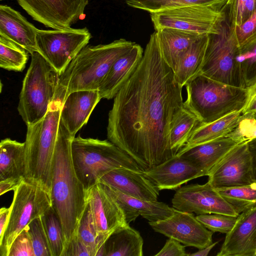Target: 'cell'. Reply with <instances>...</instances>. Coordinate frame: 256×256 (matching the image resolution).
I'll use <instances>...</instances> for the list:
<instances>
[{
    "mask_svg": "<svg viewBox=\"0 0 256 256\" xmlns=\"http://www.w3.org/2000/svg\"><path fill=\"white\" fill-rule=\"evenodd\" d=\"M182 87L162 54L156 32L136 69L114 98L108 116V140L143 172L176 154L170 132L184 109Z\"/></svg>",
    "mask_w": 256,
    "mask_h": 256,
    "instance_id": "obj_1",
    "label": "cell"
},
{
    "mask_svg": "<svg viewBox=\"0 0 256 256\" xmlns=\"http://www.w3.org/2000/svg\"><path fill=\"white\" fill-rule=\"evenodd\" d=\"M74 137L60 119L53 161L50 196L52 207L62 228L65 250L76 236L81 218L88 202V192L78 179L73 164L71 145Z\"/></svg>",
    "mask_w": 256,
    "mask_h": 256,
    "instance_id": "obj_2",
    "label": "cell"
},
{
    "mask_svg": "<svg viewBox=\"0 0 256 256\" xmlns=\"http://www.w3.org/2000/svg\"><path fill=\"white\" fill-rule=\"evenodd\" d=\"M134 44L120 38L108 44L86 46L60 74L54 100L62 104L72 92L98 90L115 62Z\"/></svg>",
    "mask_w": 256,
    "mask_h": 256,
    "instance_id": "obj_3",
    "label": "cell"
},
{
    "mask_svg": "<svg viewBox=\"0 0 256 256\" xmlns=\"http://www.w3.org/2000/svg\"><path fill=\"white\" fill-rule=\"evenodd\" d=\"M184 108L195 114L200 124L214 122L232 112L242 110L248 88L228 85L199 73L185 85Z\"/></svg>",
    "mask_w": 256,
    "mask_h": 256,
    "instance_id": "obj_4",
    "label": "cell"
},
{
    "mask_svg": "<svg viewBox=\"0 0 256 256\" xmlns=\"http://www.w3.org/2000/svg\"><path fill=\"white\" fill-rule=\"evenodd\" d=\"M62 106L61 102L54 100L41 120L26 125L24 178L40 184L50 194Z\"/></svg>",
    "mask_w": 256,
    "mask_h": 256,
    "instance_id": "obj_5",
    "label": "cell"
},
{
    "mask_svg": "<svg viewBox=\"0 0 256 256\" xmlns=\"http://www.w3.org/2000/svg\"><path fill=\"white\" fill-rule=\"evenodd\" d=\"M71 149L75 172L88 192L102 176L114 169L143 172L132 158L109 140L78 136L73 138Z\"/></svg>",
    "mask_w": 256,
    "mask_h": 256,
    "instance_id": "obj_6",
    "label": "cell"
},
{
    "mask_svg": "<svg viewBox=\"0 0 256 256\" xmlns=\"http://www.w3.org/2000/svg\"><path fill=\"white\" fill-rule=\"evenodd\" d=\"M60 76L40 53L31 54L18 106V114L26 125L38 122L46 115L54 99Z\"/></svg>",
    "mask_w": 256,
    "mask_h": 256,
    "instance_id": "obj_7",
    "label": "cell"
},
{
    "mask_svg": "<svg viewBox=\"0 0 256 256\" xmlns=\"http://www.w3.org/2000/svg\"><path fill=\"white\" fill-rule=\"evenodd\" d=\"M239 54L234 27L230 24L225 12L219 32L208 34L200 73L228 85L246 88L240 71Z\"/></svg>",
    "mask_w": 256,
    "mask_h": 256,
    "instance_id": "obj_8",
    "label": "cell"
},
{
    "mask_svg": "<svg viewBox=\"0 0 256 256\" xmlns=\"http://www.w3.org/2000/svg\"><path fill=\"white\" fill-rule=\"evenodd\" d=\"M52 206L50 194L40 184L24 178L14 190L8 225L0 240V256H8L18 235Z\"/></svg>",
    "mask_w": 256,
    "mask_h": 256,
    "instance_id": "obj_9",
    "label": "cell"
},
{
    "mask_svg": "<svg viewBox=\"0 0 256 256\" xmlns=\"http://www.w3.org/2000/svg\"><path fill=\"white\" fill-rule=\"evenodd\" d=\"M92 36L86 28L38 30V52L61 74L72 59L88 44Z\"/></svg>",
    "mask_w": 256,
    "mask_h": 256,
    "instance_id": "obj_10",
    "label": "cell"
},
{
    "mask_svg": "<svg viewBox=\"0 0 256 256\" xmlns=\"http://www.w3.org/2000/svg\"><path fill=\"white\" fill-rule=\"evenodd\" d=\"M224 15V7L222 10H218L200 5L150 13L156 30L168 28L200 34L218 33Z\"/></svg>",
    "mask_w": 256,
    "mask_h": 256,
    "instance_id": "obj_11",
    "label": "cell"
},
{
    "mask_svg": "<svg viewBox=\"0 0 256 256\" xmlns=\"http://www.w3.org/2000/svg\"><path fill=\"white\" fill-rule=\"evenodd\" d=\"M249 142L236 146L210 172L208 182L214 188L220 190L256 182Z\"/></svg>",
    "mask_w": 256,
    "mask_h": 256,
    "instance_id": "obj_12",
    "label": "cell"
},
{
    "mask_svg": "<svg viewBox=\"0 0 256 256\" xmlns=\"http://www.w3.org/2000/svg\"><path fill=\"white\" fill-rule=\"evenodd\" d=\"M32 18L47 28H71L83 16L88 0H16Z\"/></svg>",
    "mask_w": 256,
    "mask_h": 256,
    "instance_id": "obj_13",
    "label": "cell"
},
{
    "mask_svg": "<svg viewBox=\"0 0 256 256\" xmlns=\"http://www.w3.org/2000/svg\"><path fill=\"white\" fill-rule=\"evenodd\" d=\"M175 209L197 215L210 214L238 216V214L208 182L194 184L178 188L172 200Z\"/></svg>",
    "mask_w": 256,
    "mask_h": 256,
    "instance_id": "obj_14",
    "label": "cell"
},
{
    "mask_svg": "<svg viewBox=\"0 0 256 256\" xmlns=\"http://www.w3.org/2000/svg\"><path fill=\"white\" fill-rule=\"evenodd\" d=\"M148 224L156 232L174 238L186 246L203 248L212 243L213 232L206 228L192 212L176 209L168 218Z\"/></svg>",
    "mask_w": 256,
    "mask_h": 256,
    "instance_id": "obj_15",
    "label": "cell"
},
{
    "mask_svg": "<svg viewBox=\"0 0 256 256\" xmlns=\"http://www.w3.org/2000/svg\"><path fill=\"white\" fill-rule=\"evenodd\" d=\"M88 201L97 232L106 240L116 230L128 225L122 208L103 184L98 182L88 190Z\"/></svg>",
    "mask_w": 256,
    "mask_h": 256,
    "instance_id": "obj_16",
    "label": "cell"
},
{
    "mask_svg": "<svg viewBox=\"0 0 256 256\" xmlns=\"http://www.w3.org/2000/svg\"><path fill=\"white\" fill-rule=\"evenodd\" d=\"M142 174L159 190H176L188 181L204 176L192 162L177 155Z\"/></svg>",
    "mask_w": 256,
    "mask_h": 256,
    "instance_id": "obj_17",
    "label": "cell"
},
{
    "mask_svg": "<svg viewBox=\"0 0 256 256\" xmlns=\"http://www.w3.org/2000/svg\"><path fill=\"white\" fill-rule=\"evenodd\" d=\"M101 99L98 90H76L67 96L62 106L60 119L72 136L87 124Z\"/></svg>",
    "mask_w": 256,
    "mask_h": 256,
    "instance_id": "obj_18",
    "label": "cell"
},
{
    "mask_svg": "<svg viewBox=\"0 0 256 256\" xmlns=\"http://www.w3.org/2000/svg\"><path fill=\"white\" fill-rule=\"evenodd\" d=\"M142 172L116 168L102 176L98 182L134 198L149 201L158 200L159 190L144 176Z\"/></svg>",
    "mask_w": 256,
    "mask_h": 256,
    "instance_id": "obj_19",
    "label": "cell"
},
{
    "mask_svg": "<svg viewBox=\"0 0 256 256\" xmlns=\"http://www.w3.org/2000/svg\"><path fill=\"white\" fill-rule=\"evenodd\" d=\"M36 28L18 12L4 4L0 5V36L26 50L30 54L38 52Z\"/></svg>",
    "mask_w": 256,
    "mask_h": 256,
    "instance_id": "obj_20",
    "label": "cell"
},
{
    "mask_svg": "<svg viewBox=\"0 0 256 256\" xmlns=\"http://www.w3.org/2000/svg\"><path fill=\"white\" fill-rule=\"evenodd\" d=\"M142 46L136 43L114 64L98 89L101 98H114L132 75L144 54Z\"/></svg>",
    "mask_w": 256,
    "mask_h": 256,
    "instance_id": "obj_21",
    "label": "cell"
},
{
    "mask_svg": "<svg viewBox=\"0 0 256 256\" xmlns=\"http://www.w3.org/2000/svg\"><path fill=\"white\" fill-rule=\"evenodd\" d=\"M106 190L116 200L122 208L127 223L134 220L139 216L150 222L164 220L171 216L175 208L166 204L149 201L124 194L114 188L104 184Z\"/></svg>",
    "mask_w": 256,
    "mask_h": 256,
    "instance_id": "obj_22",
    "label": "cell"
},
{
    "mask_svg": "<svg viewBox=\"0 0 256 256\" xmlns=\"http://www.w3.org/2000/svg\"><path fill=\"white\" fill-rule=\"evenodd\" d=\"M256 234V206L240 213L217 256H246Z\"/></svg>",
    "mask_w": 256,
    "mask_h": 256,
    "instance_id": "obj_23",
    "label": "cell"
},
{
    "mask_svg": "<svg viewBox=\"0 0 256 256\" xmlns=\"http://www.w3.org/2000/svg\"><path fill=\"white\" fill-rule=\"evenodd\" d=\"M240 143L228 136L218 138L180 151L176 155L192 162L208 176L210 172L236 146Z\"/></svg>",
    "mask_w": 256,
    "mask_h": 256,
    "instance_id": "obj_24",
    "label": "cell"
},
{
    "mask_svg": "<svg viewBox=\"0 0 256 256\" xmlns=\"http://www.w3.org/2000/svg\"><path fill=\"white\" fill-rule=\"evenodd\" d=\"M156 32L162 56L174 72L192 44L204 34L168 28Z\"/></svg>",
    "mask_w": 256,
    "mask_h": 256,
    "instance_id": "obj_25",
    "label": "cell"
},
{
    "mask_svg": "<svg viewBox=\"0 0 256 256\" xmlns=\"http://www.w3.org/2000/svg\"><path fill=\"white\" fill-rule=\"evenodd\" d=\"M143 244L140 232L128 224L110 235L98 256H142Z\"/></svg>",
    "mask_w": 256,
    "mask_h": 256,
    "instance_id": "obj_26",
    "label": "cell"
},
{
    "mask_svg": "<svg viewBox=\"0 0 256 256\" xmlns=\"http://www.w3.org/2000/svg\"><path fill=\"white\" fill-rule=\"evenodd\" d=\"M26 176L25 142L10 138L0 143V180Z\"/></svg>",
    "mask_w": 256,
    "mask_h": 256,
    "instance_id": "obj_27",
    "label": "cell"
},
{
    "mask_svg": "<svg viewBox=\"0 0 256 256\" xmlns=\"http://www.w3.org/2000/svg\"><path fill=\"white\" fill-rule=\"evenodd\" d=\"M242 116V110L234 112L211 122L200 124L194 130L186 145L180 151L227 136L236 127Z\"/></svg>",
    "mask_w": 256,
    "mask_h": 256,
    "instance_id": "obj_28",
    "label": "cell"
},
{
    "mask_svg": "<svg viewBox=\"0 0 256 256\" xmlns=\"http://www.w3.org/2000/svg\"><path fill=\"white\" fill-rule=\"evenodd\" d=\"M208 41V34H204L194 42L184 54L174 72L176 82L183 88L200 73Z\"/></svg>",
    "mask_w": 256,
    "mask_h": 256,
    "instance_id": "obj_29",
    "label": "cell"
},
{
    "mask_svg": "<svg viewBox=\"0 0 256 256\" xmlns=\"http://www.w3.org/2000/svg\"><path fill=\"white\" fill-rule=\"evenodd\" d=\"M226 2L227 0H126L128 6L150 13L194 5L203 6L221 10Z\"/></svg>",
    "mask_w": 256,
    "mask_h": 256,
    "instance_id": "obj_30",
    "label": "cell"
},
{
    "mask_svg": "<svg viewBox=\"0 0 256 256\" xmlns=\"http://www.w3.org/2000/svg\"><path fill=\"white\" fill-rule=\"evenodd\" d=\"M200 124L198 118L184 108L170 132L171 146L176 155L186 145L192 132Z\"/></svg>",
    "mask_w": 256,
    "mask_h": 256,
    "instance_id": "obj_31",
    "label": "cell"
},
{
    "mask_svg": "<svg viewBox=\"0 0 256 256\" xmlns=\"http://www.w3.org/2000/svg\"><path fill=\"white\" fill-rule=\"evenodd\" d=\"M217 190L238 215L256 206V182L248 185Z\"/></svg>",
    "mask_w": 256,
    "mask_h": 256,
    "instance_id": "obj_32",
    "label": "cell"
},
{
    "mask_svg": "<svg viewBox=\"0 0 256 256\" xmlns=\"http://www.w3.org/2000/svg\"><path fill=\"white\" fill-rule=\"evenodd\" d=\"M28 52L12 42L0 36V67L15 72L25 68L28 55Z\"/></svg>",
    "mask_w": 256,
    "mask_h": 256,
    "instance_id": "obj_33",
    "label": "cell"
},
{
    "mask_svg": "<svg viewBox=\"0 0 256 256\" xmlns=\"http://www.w3.org/2000/svg\"><path fill=\"white\" fill-rule=\"evenodd\" d=\"M76 236L88 248L92 256H98L106 242L97 232L88 202L81 218Z\"/></svg>",
    "mask_w": 256,
    "mask_h": 256,
    "instance_id": "obj_34",
    "label": "cell"
},
{
    "mask_svg": "<svg viewBox=\"0 0 256 256\" xmlns=\"http://www.w3.org/2000/svg\"><path fill=\"white\" fill-rule=\"evenodd\" d=\"M42 218L52 256H62L65 240L62 224L56 213L52 206Z\"/></svg>",
    "mask_w": 256,
    "mask_h": 256,
    "instance_id": "obj_35",
    "label": "cell"
},
{
    "mask_svg": "<svg viewBox=\"0 0 256 256\" xmlns=\"http://www.w3.org/2000/svg\"><path fill=\"white\" fill-rule=\"evenodd\" d=\"M230 24L234 27L244 24L256 10V0H227L224 6Z\"/></svg>",
    "mask_w": 256,
    "mask_h": 256,
    "instance_id": "obj_36",
    "label": "cell"
},
{
    "mask_svg": "<svg viewBox=\"0 0 256 256\" xmlns=\"http://www.w3.org/2000/svg\"><path fill=\"white\" fill-rule=\"evenodd\" d=\"M24 230L31 240L35 256H52L42 216L32 220Z\"/></svg>",
    "mask_w": 256,
    "mask_h": 256,
    "instance_id": "obj_37",
    "label": "cell"
},
{
    "mask_svg": "<svg viewBox=\"0 0 256 256\" xmlns=\"http://www.w3.org/2000/svg\"><path fill=\"white\" fill-rule=\"evenodd\" d=\"M238 62L244 87L248 88L256 82V42L240 49Z\"/></svg>",
    "mask_w": 256,
    "mask_h": 256,
    "instance_id": "obj_38",
    "label": "cell"
},
{
    "mask_svg": "<svg viewBox=\"0 0 256 256\" xmlns=\"http://www.w3.org/2000/svg\"><path fill=\"white\" fill-rule=\"evenodd\" d=\"M238 216L210 214L197 215L196 218L206 228L212 232L228 234L234 226Z\"/></svg>",
    "mask_w": 256,
    "mask_h": 256,
    "instance_id": "obj_39",
    "label": "cell"
},
{
    "mask_svg": "<svg viewBox=\"0 0 256 256\" xmlns=\"http://www.w3.org/2000/svg\"><path fill=\"white\" fill-rule=\"evenodd\" d=\"M227 136L240 142L256 139V118L254 114H243L236 127Z\"/></svg>",
    "mask_w": 256,
    "mask_h": 256,
    "instance_id": "obj_40",
    "label": "cell"
},
{
    "mask_svg": "<svg viewBox=\"0 0 256 256\" xmlns=\"http://www.w3.org/2000/svg\"><path fill=\"white\" fill-rule=\"evenodd\" d=\"M234 32L240 49L256 42V10L244 24L234 27Z\"/></svg>",
    "mask_w": 256,
    "mask_h": 256,
    "instance_id": "obj_41",
    "label": "cell"
},
{
    "mask_svg": "<svg viewBox=\"0 0 256 256\" xmlns=\"http://www.w3.org/2000/svg\"><path fill=\"white\" fill-rule=\"evenodd\" d=\"M8 256H35L32 244L26 230L15 238L10 248Z\"/></svg>",
    "mask_w": 256,
    "mask_h": 256,
    "instance_id": "obj_42",
    "label": "cell"
},
{
    "mask_svg": "<svg viewBox=\"0 0 256 256\" xmlns=\"http://www.w3.org/2000/svg\"><path fill=\"white\" fill-rule=\"evenodd\" d=\"M186 246L180 244L177 240L170 238L163 248L154 256H186Z\"/></svg>",
    "mask_w": 256,
    "mask_h": 256,
    "instance_id": "obj_43",
    "label": "cell"
},
{
    "mask_svg": "<svg viewBox=\"0 0 256 256\" xmlns=\"http://www.w3.org/2000/svg\"><path fill=\"white\" fill-rule=\"evenodd\" d=\"M92 256L88 248L76 236L68 244L62 256Z\"/></svg>",
    "mask_w": 256,
    "mask_h": 256,
    "instance_id": "obj_44",
    "label": "cell"
},
{
    "mask_svg": "<svg viewBox=\"0 0 256 256\" xmlns=\"http://www.w3.org/2000/svg\"><path fill=\"white\" fill-rule=\"evenodd\" d=\"M248 94L246 104L242 110V114L256 113V82L248 88Z\"/></svg>",
    "mask_w": 256,
    "mask_h": 256,
    "instance_id": "obj_45",
    "label": "cell"
},
{
    "mask_svg": "<svg viewBox=\"0 0 256 256\" xmlns=\"http://www.w3.org/2000/svg\"><path fill=\"white\" fill-rule=\"evenodd\" d=\"M23 180L7 179L0 180V195L2 196L11 190L14 191Z\"/></svg>",
    "mask_w": 256,
    "mask_h": 256,
    "instance_id": "obj_46",
    "label": "cell"
},
{
    "mask_svg": "<svg viewBox=\"0 0 256 256\" xmlns=\"http://www.w3.org/2000/svg\"><path fill=\"white\" fill-rule=\"evenodd\" d=\"M10 213V208L2 207L0 210V240L6 231Z\"/></svg>",
    "mask_w": 256,
    "mask_h": 256,
    "instance_id": "obj_47",
    "label": "cell"
},
{
    "mask_svg": "<svg viewBox=\"0 0 256 256\" xmlns=\"http://www.w3.org/2000/svg\"><path fill=\"white\" fill-rule=\"evenodd\" d=\"M249 145L252 158L254 179L256 182V139L250 142Z\"/></svg>",
    "mask_w": 256,
    "mask_h": 256,
    "instance_id": "obj_48",
    "label": "cell"
},
{
    "mask_svg": "<svg viewBox=\"0 0 256 256\" xmlns=\"http://www.w3.org/2000/svg\"><path fill=\"white\" fill-rule=\"evenodd\" d=\"M218 243V242H212L206 247L200 249L198 251L188 254V256H206L213 248Z\"/></svg>",
    "mask_w": 256,
    "mask_h": 256,
    "instance_id": "obj_49",
    "label": "cell"
},
{
    "mask_svg": "<svg viewBox=\"0 0 256 256\" xmlns=\"http://www.w3.org/2000/svg\"><path fill=\"white\" fill-rule=\"evenodd\" d=\"M256 249V234L248 250L246 256H254Z\"/></svg>",
    "mask_w": 256,
    "mask_h": 256,
    "instance_id": "obj_50",
    "label": "cell"
},
{
    "mask_svg": "<svg viewBox=\"0 0 256 256\" xmlns=\"http://www.w3.org/2000/svg\"><path fill=\"white\" fill-rule=\"evenodd\" d=\"M253 114H254V116L256 118V113Z\"/></svg>",
    "mask_w": 256,
    "mask_h": 256,
    "instance_id": "obj_51",
    "label": "cell"
},
{
    "mask_svg": "<svg viewBox=\"0 0 256 256\" xmlns=\"http://www.w3.org/2000/svg\"><path fill=\"white\" fill-rule=\"evenodd\" d=\"M254 256H256V250H255V252H254Z\"/></svg>",
    "mask_w": 256,
    "mask_h": 256,
    "instance_id": "obj_52",
    "label": "cell"
},
{
    "mask_svg": "<svg viewBox=\"0 0 256 256\" xmlns=\"http://www.w3.org/2000/svg\"></svg>",
    "mask_w": 256,
    "mask_h": 256,
    "instance_id": "obj_53",
    "label": "cell"
}]
</instances>
